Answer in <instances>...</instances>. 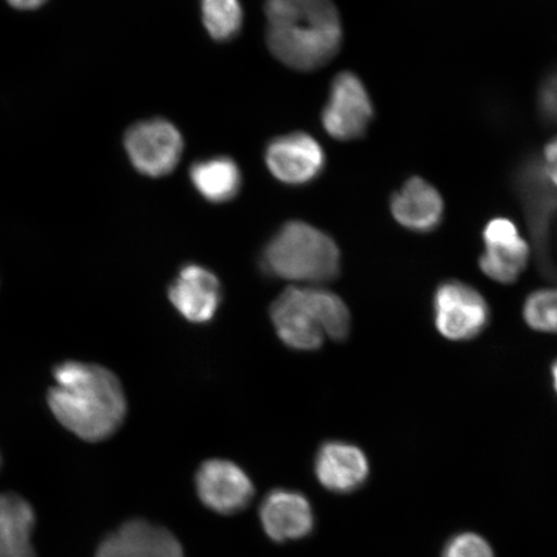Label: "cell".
<instances>
[{"mask_svg": "<svg viewBox=\"0 0 557 557\" xmlns=\"http://www.w3.org/2000/svg\"><path fill=\"white\" fill-rule=\"evenodd\" d=\"M37 512L21 494L0 493V557H38L34 546Z\"/></svg>", "mask_w": 557, "mask_h": 557, "instance_id": "16", "label": "cell"}, {"mask_svg": "<svg viewBox=\"0 0 557 557\" xmlns=\"http://www.w3.org/2000/svg\"><path fill=\"white\" fill-rule=\"evenodd\" d=\"M170 299L189 322L207 323L218 312L221 302L219 278L198 264H187L171 285Z\"/></svg>", "mask_w": 557, "mask_h": 557, "instance_id": "13", "label": "cell"}, {"mask_svg": "<svg viewBox=\"0 0 557 557\" xmlns=\"http://www.w3.org/2000/svg\"><path fill=\"white\" fill-rule=\"evenodd\" d=\"M537 113L546 125H557V66L543 76L537 89Z\"/></svg>", "mask_w": 557, "mask_h": 557, "instance_id": "20", "label": "cell"}, {"mask_svg": "<svg viewBox=\"0 0 557 557\" xmlns=\"http://www.w3.org/2000/svg\"><path fill=\"white\" fill-rule=\"evenodd\" d=\"M549 374H552L553 387L557 396V358L553 361L552 368H549Z\"/></svg>", "mask_w": 557, "mask_h": 557, "instance_id": "24", "label": "cell"}, {"mask_svg": "<svg viewBox=\"0 0 557 557\" xmlns=\"http://www.w3.org/2000/svg\"><path fill=\"white\" fill-rule=\"evenodd\" d=\"M0 466H2V457H0Z\"/></svg>", "mask_w": 557, "mask_h": 557, "instance_id": "25", "label": "cell"}, {"mask_svg": "<svg viewBox=\"0 0 557 557\" xmlns=\"http://www.w3.org/2000/svg\"><path fill=\"white\" fill-rule=\"evenodd\" d=\"M48 393L55 420L86 442H101L123 423L127 401L122 383L101 366L65 361L54 368Z\"/></svg>", "mask_w": 557, "mask_h": 557, "instance_id": "1", "label": "cell"}, {"mask_svg": "<svg viewBox=\"0 0 557 557\" xmlns=\"http://www.w3.org/2000/svg\"><path fill=\"white\" fill-rule=\"evenodd\" d=\"M371 472L368 457L358 445L330 442L319 449L315 461L317 478L326 490L350 493L367 482Z\"/></svg>", "mask_w": 557, "mask_h": 557, "instance_id": "14", "label": "cell"}, {"mask_svg": "<svg viewBox=\"0 0 557 557\" xmlns=\"http://www.w3.org/2000/svg\"><path fill=\"white\" fill-rule=\"evenodd\" d=\"M374 115L371 96L357 74L343 72L334 76L322 114L326 134L338 141H354L368 134Z\"/></svg>", "mask_w": 557, "mask_h": 557, "instance_id": "6", "label": "cell"}, {"mask_svg": "<svg viewBox=\"0 0 557 557\" xmlns=\"http://www.w3.org/2000/svg\"><path fill=\"white\" fill-rule=\"evenodd\" d=\"M124 146L139 173L158 178L176 169L183 157L184 138L171 122L154 117L132 125Z\"/></svg>", "mask_w": 557, "mask_h": 557, "instance_id": "7", "label": "cell"}, {"mask_svg": "<svg viewBox=\"0 0 557 557\" xmlns=\"http://www.w3.org/2000/svg\"><path fill=\"white\" fill-rule=\"evenodd\" d=\"M260 515L264 532L276 542L304 539L313 527L309 500L296 492H271L262 503Z\"/></svg>", "mask_w": 557, "mask_h": 557, "instance_id": "15", "label": "cell"}, {"mask_svg": "<svg viewBox=\"0 0 557 557\" xmlns=\"http://www.w3.org/2000/svg\"><path fill=\"white\" fill-rule=\"evenodd\" d=\"M482 239L484 249L478 267L490 281L500 285L519 282L531 261V247L517 224L508 218L486 222Z\"/></svg>", "mask_w": 557, "mask_h": 557, "instance_id": "8", "label": "cell"}, {"mask_svg": "<svg viewBox=\"0 0 557 557\" xmlns=\"http://www.w3.org/2000/svg\"><path fill=\"white\" fill-rule=\"evenodd\" d=\"M190 180L201 197L212 203H226L242 187L239 165L228 157L199 160L191 165Z\"/></svg>", "mask_w": 557, "mask_h": 557, "instance_id": "17", "label": "cell"}, {"mask_svg": "<svg viewBox=\"0 0 557 557\" xmlns=\"http://www.w3.org/2000/svg\"><path fill=\"white\" fill-rule=\"evenodd\" d=\"M268 46L288 67L313 72L343 45V23L332 0H267Z\"/></svg>", "mask_w": 557, "mask_h": 557, "instance_id": "2", "label": "cell"}, {"mask_svg": "<svg viewBox=\"0 0 557 557\" xmlns=\"http://www.w3.org/2000/svg\"><path fill=\"white\" fill-rule=\"evenodd\" d=\"M197 490L201 503L222 515L242 511L255 493L247 473L238 465L224 459H211L200 466Z\"/></svg>", "mask_w": 557, "mask_h": 557, "instance_id": "10", "label": "cell"}, {"mask_svg": "<svg viewBox=\"0 0 557 557\" xmlns=\"http://www.w3.org/2000/svg\"><path fill=\"white\" fill-rule=\"evenodd\" d=\"M201 16L207 32L214 40H232L243 25L240 0H201Z\"/></svg>", "mask_w": 557, "mask_h": 557, "instance_id": "18", "label": "cell"}, {"mask_svg": "<svg viewBox=\"0 0 557 557\" xmlns=\"http://www.w3.org/2000/svg\"><path fill=\"white\" fill-rule=\"evenodd\" d=\"M396 224L410 233L429 234L441 227L445 203L442 194L428 180L413 176L389 199Z\"/></svg>", "mask_w": 557, "mask_h": 557, "instance_id": "11", "label": "cell"}, {"mask_svg": "<svg viewBox=\"0 0 557 557\" xmlns=\"http://www.w3.org/2000/svg\"><path fill=\"white\" fill-rule=\"evenodd\" d=\"M542 170L549 184L557 189V136L546 144L543 149Z\"/></svg>", "mask_w": 557, "mask_h": 557, "instance_id": "22", "label": "cell"}, {"mask_svg": "<svg viewBox=\"0 0 557 557\" xmlns=\"http://www.w3.org/2000/svg\"><path fill=\"white\" fill-rule=\"evenodd\" d=\"M487 299L473 285L449 278L437 285L433 296L434 326L449 343H469L491 323Z\"/></svg>", "mask_w": 557, "mask_h": 557, "instance_id": "5", "label": "cell"}, {"mask_svg": "<svg viewBox=\"0 0 557 557\" xmlns=\"http://www.w3.org/2000/svg\"><path fill=\"white\" fill-rule=\"evenodd\" d=\"M96 557H184V552L166 529L134 520L108 535Z\"/></svg>", "mask_w": 557, "mask_h": 557, "instance_id": "12", "label": "cell"}, {"mask_svg": "<svg viewBox=\"0 0 557 557\" xmlns=\"http://www.w3.org/2000/svg\"><path fill=\"white\" fill-rule=\"evenodd\" d=\"M443 557H494V554L483 537L475 533H463L448 543Z\"/></svg>", "mask_w": 557, "mask_h": 557, "instance_id": "21", "label": "cell"}, {"mask_svg": "<svg viewBox=\"0 0 557 557\" xmlns=\"http://www.w3.org/2000/svg\"><path fill=\"white\" fill-rule=\"evenodd\" d=\"M46 2L47 0H9V3L13 7V9L20 11L37 10Z\"/></svg>", "mask_w": 557, "mask_h": 557, "instance_id": "23", "label": "cell"}, {"mask_svg": "<svg viewBox=\"0 0 557 557\" xmlns=\"http://www.w3.org/2000/svg\"><path fill=\"white\" fill-rule=\"evenodd\" d=\"M271 273L284 281L318 285L341 273V250L331 235L302 221L285 224L264 250Z\"/></svg>", "mask_w": 557, "mask_h": 557, "instance_id": "4", "label": "cell"}, {"mask_svg": "<svg viewBox=\"0 0 557 557\" xmlns=\"http://www.w3.org/2000/svg\"><path fill=\"white\" fill-rule=\"evenodd\" d=\"M277 336L296 350H318L325 339L345 341L351 332V312L333 292L289 287L271 306Z\"/></svg>", "mask_w": 557, "mask_h": 557, "instance_id": "3", "label": "cell"}, {"mask_svg": "<svg viewBox=\"0 0 557 557\" xmlns=\"http://www.w3.org/2000/svg\"><path fill=\"white\" fill-rule=\"evenodd\" d=\"M264 160L271 174L288 185L309 184L325 166L322 146L302 132L273 139L264 151Z\"/></svg>", "mask_w": 557, "mask_h": 557, "instance_id": "9", "label": "cell"}, {"mask_svg": "<svg viewBox=\"0 0 557 557\" xmlns=\"http://www.w3.org/2000/svg\"><path fill=\"white\" fill-rule=\"evenodd\" d=\"M521 315L529 330L557 336V287L529 294L522 304Z\"/></svg>", "mask_w": 557, "mask_h": 557, "instance_id": "19", "label": "cell"}]
</instances>
